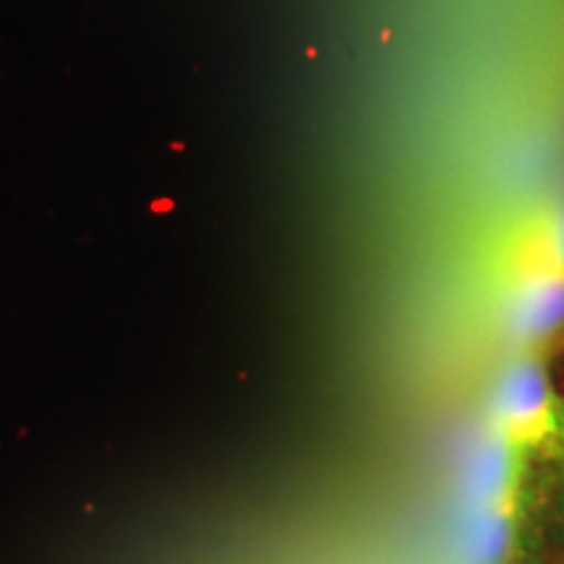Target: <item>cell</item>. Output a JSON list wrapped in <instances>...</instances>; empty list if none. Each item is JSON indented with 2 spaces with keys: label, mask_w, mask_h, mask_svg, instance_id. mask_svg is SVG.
<instances>
[{
  "label": "cell",
  "mask_w": 564,
  "mask_h": 564,
  "mask_svg": "<svg viewBox=\"0 0 564 564\" xmlns=\"http://www.w3.org/2000/svg\"><path fill=\"white\" fill-rule=\"evenodd\" d=\"M489 426L531 457H564V398L554 390L544 358L520 350L491 390Z\"/></svg>",
  "instance_id": "1"
},
{
  "label": "cell",
  "mask_w": 564,
  "mask_h": 564,
  "mask_svg": "<svg viewBox=\"0 0 564 564\" xmlns=\"http://www.w3.org/2000/svg\"><path fill=\"white\" fill-rule=\"evenodd\" d=\"M564 327V270L533 249L514 274L507 301V329L520 350H533Z\"/></svg>",
  "instance_id": "2"
},
{
  "label": "cell",
  "mask_w": 564,
  "mask_h": 564,
  "mask_svg": "<svg viewBox=\"0 0 564 564\" xmlns=\"http://www.w3.org/2000/svg\"><path fill=\"white\" fill-rule=\"evenodd\" d=\"M535 249L544 253L549 262H554L556 267H562L564 270V194L562 199L556 202L552 215H549Z\"/></svg>",
  "instance_id": "3"
}]
</instances>
